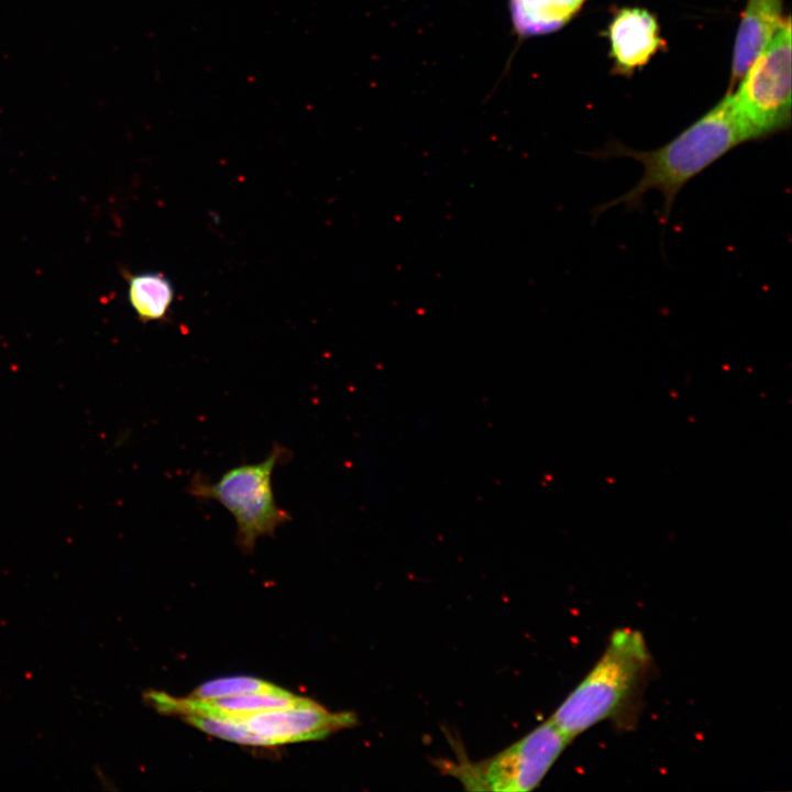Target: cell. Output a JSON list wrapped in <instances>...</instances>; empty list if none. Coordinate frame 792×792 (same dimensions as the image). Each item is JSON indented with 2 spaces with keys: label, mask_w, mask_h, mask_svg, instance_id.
Instances as JSON below:
<instances>
[{
  "label": "cell",
  "mask_w": 792,
  "mask_h": 792,
  "mask_svg": "<svg viewBox=\"0 0 792 792\" xmlns=\"http://www.w3.org/2000/svg\"><path fill=\"white\" fill-rule=\"evenodd\" d=\"M752 141L732 96L727 92L713 108L658 148L640 151L619 141H610L588 153L597 160L631 158L642 166L639 180L617 198L597 206L601 213L615 206L626 210L641 209L645 196L658 191L663 197L659 220L666 223L681 189L728 152Z\"/></svg>",
  "instance_id": "6da1fadb"
},
{
  "label": "cell",
  "mask_w": 792,
  "mask_h": 792,
  "mask_svg": "<svg viewBox=\"0 0 792 792\" xmlns=\"http://www.w3.org/2000/svg\"><path fill=\"white\" fill-rule=\"evenodd\" d=\"M650 667L644 635L630 627L614 630L598 660L549 719L572 741L598 723L628 716Z\"/></svg>",
  "instance_id": "7a4b0ae2"
},
{
  "label": "cell",
  "mask_w": 792,
  "mask_h": 792,
  "mask_svg": "<svg viewBox=\"0 0 792 792\" xmlns=\"http://www.w3.org/2000/svg\"><path fill=\"white\" fill-rule=\"evenodd\" d=\"M289 459V451L275 442L258 463L242 464L228 470L217 482L196 473L186 491L201 501H216L234 518L237 544L252 552L257 539L274 536L276 529L292 517L275 501L272 477L275 468Z\"/></svg>",
  "instance_id": "3957f363"
},
{
  "label": "cell",
  "mask_w": 792,
  "mask_h": 792,
  "mask_svg": "<svg viewBox=\"0 0 792 792\" xmlns=\"http://www.w3.org/2000/svg\"><path fill=\"white\" fill-rule=\"evenodd\" d=\"M571 740L548 718L499 752L480 761H447L443 768L470 791L534 790Z\"/></svg>",
  "instance_id": "277c9868"
},
{
  "label": "cell",
  "mask_w": 792,
  "mask_h": 792,
  "mask_svg": "<svg viewBox=\"0 0 792 792\" xmlns=\"http://www.w3.org/2000/svg\"><path fill=\"white\" fill-rule=\"evenodd\" d=\"M752 141L791 124V20L785 21L732 92Z\"/></svg>",
  "instance_id": "5b68a950"
},
{
  "label": "cell",
  "mask_w": 792,
  "mask_h": 792,
  "mask_svg": "<svg viewBox=\"0 0 792 792\" xmlns=\"http://www.w3.org/2000/svg\"><path fill=\"white\" fill-rule=\"evenodd\" d=\"M267 740L270 746L320 740L358 725L352 712H330L317 702L308 705L271 710L232 718Z\"/></svg>",
  "instance_id": "8992f818"
},
{
  "label": "cell",
  "mask_w": 792,
  "mask_h": 792,
  "mask_svg": "<svg viewBox=\"0 0 792 792\" xmlns=\"http://www.w3.org/2000/svg\"><path fill=\"white\" fill-rule=\"evenodd\" d=\"M157 712L179 716L200 715L217 718H240L260 712L308 705L312 700L288 691L255 693L218 698L175 697L160 691L145 694Z\"/></svg>",
  "instance_id": "52a82bcc"
},
{
  "label": "cell",
  "mask_w": 792,
  "mask_h": 792,
  "mask_svg": "<svg viewBox=\"0 0 792 792\" xmlns=\"http://www.w3.org/2000/svg\"><path fill=\"white\" fill-rule=\"evenodd\" d=\"M616 74L630 75L664 46L656 16L646 9L622 8L607 28Z\"/></svg>",
  "instance_id": "ba28073f"
},
{
  "label": "cell",
  "mask_w": 792,
  "mask_h": 792,
  "mask_svg": "<svg viewBox=\"0 0 792 792\" xmlns=\"http://www.w3.org/2000/svg\"><path fill=\"white\" fill-rule=\"evenodd\" d=\"M785 0H747L736 33L729 92L777 34L783 22Z\"/></svg>",
  "instance_id": "9c48e42d"
},
{
  "label": "cell",
  "mask_w": 792,
  "mask_h": 792,
  "mask_svg": "<svg viewBox=\"0 0 792 792\" xmlns=\"http://www.w3.org/2000/svg\"><path fill=\"white\" fill-rule=\"evenodd\" d=\"M588 0H508L513 33L519 40L548 35L565 26Z\"/></svg>",
  "instance_id": "30bf717a"
},
{
  "label": "cell",
  "mask_w": 792,
  "mask_h": 792,
  "mask_svg": "<svg viewBox=\"0 0 792 792\" xmlns=\"http://www.w3.org/2000/svg\"><path fill=\"white\" fill-rule=\"evenodd\" d=\"M128 282V301L136 317L143 321L165 319L174 299L170 282L158 272L130 274Z\"/></svg>",
  "instance_id": "8fae6325"
},
{
  "label": "cell",
  "mask_w": 792,
  "mask_h": 792,
  "mask_svg": "<svg viewBox=\"0 0 792 792\" xmlns=\"http://www.w3.org/2000/svg\"><path fill=\"white\" fill-rule=\"evenodd\" d=\"M285 690L267 681L246 676H224L207 681L197 686L189 697L218 698L255 693H282Z\"/></svg>",
  "instance_id": "7c38bea8"
},
{
  "label": "cell",
  "mask_w": 792,
  "mask_h": 792,
  "mask_svg": "<svg viewBox=\"0 0 792 792\" xmlns=\"http://www.w3.org/2000/svg\"><path fill=\"white\" fill-rule=\"evenodd\" d=\"M184 722L211 736L228 741L248 745L270 747L266 739L250 730L243 723L231 718H217L200 715L182 716Z\"/></svg>",
  "instance_id": "4fadbf2b"
}]
</instances>
